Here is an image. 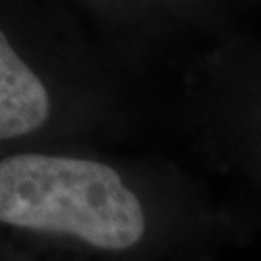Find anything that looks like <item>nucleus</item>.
I'll use <instances>...</instances> for the list:
<instances>
[{
    "instance_id": "nucleus-1",
    "label": "nucleus",
    "mask_w": 261,
    "mask_h": 261,
    "mask_svg": "<svg viewBox=\"0 0 261 261\" xmlns=\"http://www.w3.org/2000/svg\"><path fill=\"white\" fill-rule=\"evenodd\" d=\"M0 223L70 236L103 252H126L147 230L140 197L114 168L45 153L0 161Z\"/></svg>"
},
{
    "instance_id": "nucleus-2",
    "label": "nucleus",
    "mask_w": 261,
    "mask_h": 261,
    "mask_svg": "<svg viewBox=\"0 0 261 261\" xmlns=\"http://www.w3.org/2000/svg\"><path fill=\"white\" fill-rule=\"evenodd\" d=\"M48 114L47 87L19 58L0 29V141L39 130Z\"/></svg>"
}]
</instances>
